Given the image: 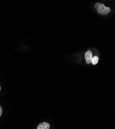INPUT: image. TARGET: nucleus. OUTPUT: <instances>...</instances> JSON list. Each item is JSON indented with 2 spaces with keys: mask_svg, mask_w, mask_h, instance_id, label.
<instances>
[{
  "mask_svg": "<svg viewBox=\"0 0 115 129\" xmlns=\"http://www.w3.org/2000/svg\"><path fill=\"white\" fill-rule=\"evenodd\" d=\"M97 11L98 13L101 15H106L108 14L110 11V9L109 7H106L104 4H100L99 6L98 7Z\"/></svg>",
  "mask_w": 115,
  "mask_h": 129,
  "instance_id": "1",
  "label": "nucleus"
},
{
  "mask_svg": "<svg viewBox=\"0 0 115 129\" xmlns=\"http://www.w3.org/2000/svg\"><path fill=\"white\" fill-rule=\"evenodd\" d=\"M85 59L88 64L91 63V60L92 58V53L90 51H87L85 53Z\"/></svg>",
  "mask_w": 115,
  "mask_h": 129,
  "instance_id": "2",
  "label": "nucleus"
},
{
  "mask_svg": "<svg viewBox=\"0 0 115 129\" xmlns=\"http://www.w3.org/2000/svg\"><path fill=\"white\" fill-rule=\"evenodd\" d=\"M50 125L48 122H44L40 123L37 127V129H49Z\"/></svg>",
  "mask_w": 115,
  "mask_h": 129,
  "instance_id": "3",
  "label": "nucleus"
},
{
  "mask_svg": "<svg viewBox=\"0 0 115 129\" xmlns=\"http://www.w3.org/2000/svg\"><path fill=\"white\" fill-rule=\"evenodd\" d=\"M98 61H99L98 56H95L92 57V60H91V62L93 64H94V65H95V64H96L98 62Z\"/></svg>",
  "mask_w": 115,
  "mask_h": 129,
  "instance_id": "4",
  "label": "nucleus"
},
{
  "mask_svg": "<svg viewBox=\"0 0 115 129\" xmlns=\"http://www.w3.org/2000/svg\"><path fill=\"white\" fill-rule=\"evenodd\" d=\"M100 4H101L99 3H97V4H96V5H95V8H96V9H97L98 7L99 6V5H100Z\"/></svg>",
  "mask_w": 115,
  "mask_h": 129,
  "instance_id": "5",
  "label": "nucleus"
},
{
  "mask_svg": "<svg viewBox=\"0 0 115 129\" xmlns=\"http://www.w3.org/2000/svg\"><path fill=\"white\" fill-rule=\"evenodd\" d=\"M2 114V109L1 106H0V117L1 116Z\"/></svg>",
  "mask_w": 115,
  "mask_h": 129,
  "instance_id": "6",
  "label": "nucleus"
},
{
  "mask_svg": "<svg viewBox=\"0 0 115 129\" xmlns=\"http://www.w3.org/2000/svg\"><path fill=\"white\" fill-rule=\"evenodd\" d=\"M1 86H0V90H1Z\"/></svg>",
  "mask_w": 115,
  "mask_h": 129,
  "instance_id": "7",
  "label": "nucleus"
}]
</instances>
